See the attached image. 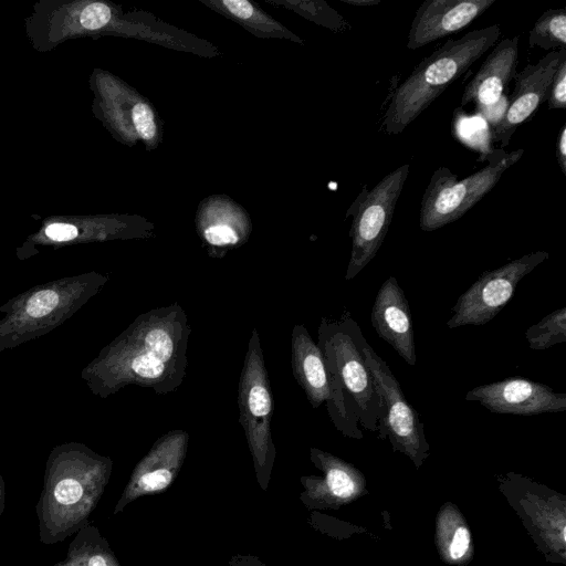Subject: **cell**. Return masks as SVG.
I'll list each match as a JSON object with an SVG mask.
<instances>
[{
	"instance_id": "obj_6",
	"label": "cell",
	"mask_w": 566,
	"mask_h": 566,
	"mask_svg": "<svg viewBox=\"0 0 566 566\" xmlns=\"http://www.w3.org/2000/svg\"><path fill=\"white\" fill-rule=\"evenodd\" d=\"M88 271L38 284L11 297L0 313V353L49 334L71 318L108 282Z\"/></svg>"
},
{
	"instance_id": "obj_1",
	"label": "cell",
	"mask_w": 566,
	"mask_h": 566,
	"mask_svg": "<svg viewBox=\"0 0 566 566\" xmlns=\"http://www.w3.org/2000/svg\"><path fill=\"white\" fill-rule=\"evenodd\" d=\"M191 327L174 302L138 315L81 371L90 391L106 399L127 386L167 395L181 386L187 371Z\"/></svg>"
},
{
	"instance_id": "obj_28",
	"label": "cell",
	"mask_w": 566,
	"mask_h": 566,
	"mask_svg": "<svg viewBox=\"0 0 566 566\" xmlns=\"http://www.w3.org/2000/svg\"><path fill=\"white\" fill-rule=\"evenodd\" d=\"M470 543V534L465 527H459L452 538L450 544V555L452 558L458 559L462 557L469 546Z\"/></svg>"
},
{
	"instance_id": "obj_30",
	"label": "cell",
	"mask_w": 566,
	"mask_h": 566,
	"mask_svg": "<svg viewBox=\"0 0 566 566\" xmlns=\"http://www.w3.org/2000/svg\"><path fill=\"white\" fill-rule=\"evenodd\" d=\"M227 566H266L254 556H233Z\"/></svg>"
},
{
	"instance_id": "obj_12",
	"label": "cell",
	"mask_w": 566,
	"mask_h": 566,
	"mask_svg": "<svg viewBox=\"0 0 566 566\" xmlns=\"http://www.w3.org/2000/svg\"><path fill=\"white\" fill-rule=\"evenodd\" d=\"M548 256V252L537 251L510 261L501 268L483 272L459 296L447 326L455 328L489 323L513 297L518 282Z\"/></svg>"
},
{
	"instance_id": "obj_7",
	"label": "cell",
	"mask_w": 566,
	"mask_h": 566,
	"mask_svg": "<svg viewBox=\"0 0 566 566\" xmlns=\"http://www.w3.org/2000/svg\"><path fill=\"white\" fill-rule=\"evenodd\" d=\"M92 113L119 144H142L155 150L164 138V122L154 104L112 72L94 67L88 76Z\"/></svg>"
},
{
	"instance_id": "obj_32",
	"label": "cell",
	"mask_w": 566,
	"mask_h": 566,
	"mask_svg": "<svg viewBox=\"0 0 566 566\" xmlns=\"http://www.w3.org/2000/svg\"><path fill=\"white\" fill-rule=\"evenodd\" d=\"M6 507V488H4V481L0 473V516L2 515Z\"/></svg>"
},
{
	"instance_id": "obj_11",
	"label": "cell",
	"mask_w": 566,
	"mask_h": 566,
	"mask_svg": "<svg viewBox=\"0 0 566 566\" xmlns=\"http://www.w3.org/2000/svg\"><path fill=\"white\" fill-rule=\"evenodd\" d=\"M409 164L386 175L370 190L364 187L347 210L353 216L352 251L345 280L354 279L375 258L389 230L395 208L407 181Z\"/></svg>"
},
{
	"instance_id": "obj_10",
	"label": "cell",
	"mask_w": 566,
	"mask_h": 566,
	"mask_svg": "<svg viewBox=\"0 0 566 566\" xmlns=\"http://www.w3.org/2000/svg\"><path fill=\"white\" fill-rule=\"evenodd\" d=\"M155 235V223L136 213L54 214L44 218L39 229L25 238L17 249V258L28 260L40 248L147 240Z\"/></svg>"
},
{
	"instance_id": "obj_8",
	"label": "cell",
	"mask_w": 566,
	"mask_h": 566,
	"mask_svg": "<svg viewBox=\"0 0 566 566\" xmlns=\"http://www.w3.org/2000/svg\"><path fill=\"white\" fill-rule=\"evenodd\" d=\"M523 154L524 149L510 153L496 149L486 155L484 167L460 179L449 168L439 167L422 195L420 229L431 232L460 219L496 186Z\"/></svg>"
},
{
	"instance_id": "obj_26",
	"label": "cell",
	"mask_w": 566,
	"mask_h": 566,
	"mask_svg": "<svg viewBox=\"0 0 566 566\" xmlns=\"http://www.w3.org/2000/svg\"><path fill=\"white\" fill-rule=\"evenodd\" d=\"M525 338L531 349L543 350L566 342V307L547 314L542 321L530 326Z\"/></svg>"
},
{
	"instance_id": "obj_4",
	"label": "cell",
	"mask_w": 566,
	"mask_h": 566,
	"mask_svg": "<svg viewBox=\"0 0 566 566\" xmlns=\"http://www.w3.org/2000/svg\"><path fill=\"white\" fill-rule=\"evenodd\" d=\"M364 340L363 331L349 313L337 319H321L316 344L328 374L331 398L326 403L327 411L335 427L352 437H361L358 423L375 431L385 412L365 361Z\"/></svg>"
},
{
	"instance_id": "obj_17",
	"label": "cell",
	"mask_w": 566,
	"mask_h": 566,
	"mask_svg": "<svg viewBox=\"0 0 566 566\" xmlns=\"http://www.w3.org/2000/svg\"><path fill=\"white\" fill-rule=\"evenodd\" d=\"M467 401H476L494 413L535 416L566 409V395L525 378L510 377L469 390Z\"/></svg>"
},
{
	"instance_id": "obj_3",
	"label": "cell",
	"mask_w": 566,
	"mask_h": 566,
	"mask_svg": "<svg viewBox=\"0 0 566 566\" xmlns=\"http://www.w3.org/2000/svg\"><path fill=\"white\" fill-rule=\"evenodd\" d=\"M112 469L109 457L81 442L61 443L50 451L35 506L41 543L63 542L90 524Z\"/></svg>"
},
{
	"instance_id": "obj_24",
	"label": "cell",
	"mask_w": 566,
	"mask_h": 566,
	"mask_svg": "<svg viewBox=\"0 0 566 566\" xmlns=\"http://www.w3.org/2000/svg\"><path fill=\"white\" fill-rule=\"evenodd\" d=\"M272 7H282L300 17L324 27L333 32L342 33L352 29L348 21L323 0H264Z\"/></svg>"
},
{
	"instance_id": "obj_31",
	"label": "cell",
	"mask_w": 566,
	"mask_h": 566,
	"mask_svg": "<svg viewBox=\"0 0 566 566\" xmlns=\"http://www.w3.org/2000/svg\"><path fill=\"white\" fill-rule=\"evenodd\" d=\"M344 3L355 7H371L378 4L381 0H340Z\"/></svg>"
},
{
	"instance_id": "obj_27",
	"label": "cell",
	"mask_w": 566,
	"mask_h": 566,
	"mask_svg": "<svg viewBox=\"0 0 566 566\" xmlns=\"http://www.w3.org/2000/svg\"><path fill=\"white\" fill-rule=\"evenodd\" d=\"M547 101L549 109L566 107V59L559 63L554 74Z\"/></svg>"
},
{
	"instance_id": "obj_13",
	"label": "cell",
	"mask_w": 566,
	"mask_h": 566,
	"mask_svg": "<svg viewBox=\"0 0 566 566\" xmlns=\"http://www.w3.org/2000/svg\"><path fill=\"white\" fill-rule=\"evenodd\" d=\"M363 353L385 406L377 429L381 436H388L392 443L408 453L422 452L427 448V442L423 423L417 410L407 401L399 381L366 338L363 342Z\"/></svg>"
},
{
	"instance_id": "obj_5",
	"label": "cell",
	"mask_w": 566,
	"mask_h": 566,
	"mask_svg": "<svg viewBox=\"0 0 566 566\" xmlns=\"http://www.w3.org/2000/svg\"><path fill=\"white\" fill-rule=\"evenodd\" d=\"M501 35L499 24L475 29L459 39H449L424 57L395 90L382 118L390 135L405 130L493 45Z\"/></svg>"
},
{
	"instance_id": "obj_22",
	"label": "cell",
	"mask_w": 566,
	"mask_h": 566,
	"mask_svg": "<svg viewBox=\"0 0 566 566\" xmlns=\"http://www.w3.org/2000/svg\"><path fill=\"white\" fill-rule=\"evenodd\" d=\"M208 9L233 21L260 39H282L304 45L305 41L250 0H199Z\"/></svg>"
},
{
	"instance_id": "obj_20",
	"label": "cell",
	"mask_w": 566,
	"mask_h": 566,
	"mask_svg": "<svg viewBox=\"0 0 566 566\" xmlns=\"http://www.w3.org/2000/svg\"><path fill=\"white\" fill-rule=\"evenodd\" d=\"M518 35L500 41L465 86L461 106L473 104L483 112L499 102L516 74Z\"/></svg>"
},
{
	"instance_id": "obj_29",
	"label": "cell",
	"mask_w": 566,
	"mask_h": 566,
	"mask_svg": "<svg viewBox=\"0 0 566 566\" xmlns=\"http://www.w3.org/2000/svg\"><path fill=\"white\" fill-rule=\"evenodd\" d=\"M556 159L564 175H566V124L559 130L556 142Z\"/></svg>"
},
{
	"instance_id": "obj_18",
	"label": "cell",
	"mask_w": 566,
	"mask_h": 566,
	"mask_svg": "<svg viewBox=\"0 0 566 566\" xmlns=\"http://www.w3.org/2000/svg\"><path fill=\"white\" fill-rule=\"evenodd\" d=\"M496 0H426L411 22L407 49L416 50L458 32L484 13Z\"/></svg>"
},
{
	"instance_id": "obj_2",
	"label": "cell",
	"mask_w": 566,
	"mask_h": 566,
	"mask_svg": "<svg viewBox=\"0 0 566 566\" xmlns=\"http://www.w3.org/2000/svg\"><path fill=\"white\" fill-rule=\"evenodd\" d=\"M31 46L48 53L60 44L80 38L119 36L145 41L181 52L188 33L153 13L106 0H39L24 18Z\"/></svg>"
},
{
	"instance_id": "obj_21",
	"label": "cell",
	"mask_w": 566,
	"mask_h": 566,
	"mask_svg": "<svg viewBox=\"0 0 566 566\" xmlns=\"http://www.w3.org/2000/svg\"><path fill=\"white\" fill-rule=\"evenodd\" d=\"M291 365L295 380L313 408L328 402L331 389L323 355L303 324L291 333Z\"/></svg>"
},
{
	"instance_id": "obj_16",
	"label": "cell",
	"mask_w": 566,
	"mask_h": 566,
	"mask_svg": "<svg viewBox=\"0 0 566 566\" xmlns=\"http://www.w3.org/2000/svg\"><path fill=\"white\" fill-rule=\"evenodd\" d=\"M195 228L201 245L212 259H222L244 245L253 229L249 212L227 195H211L199 202Z\"/></svg>"
},
{
	"instance_id": "obj_19",
	"label": "cell",
	"mask_w": 566,
	"mask_h": 566,
	"mask_svg": "<svg viewBox=\"0 0 566 566\" xmlns=\"http://www.w3.org/2000/svg\"><path fill=\"white\" fill-rule=\"evenodd\" d=\"M371 326L409 365L417 363L415 333L408 300L394 276H389L377 292L371 314Z\"/></svg>"
},
{
	"instance_id": "obj_25",
	"label": "cell",
	"mask_w": 566,
	"mask_h": 566,
	"mask_svg": "<svg viewBox=\"0 0 566 566\" xmlns=\"http://www.w3.org/2000/svg\"><path fill=\"white\" fill-rule=\"evenodd\" d=\"M530 48L546 51L566 50V10L548 9L534 23L530 31Z\"/></svg>"
},
{
	"instance_id": "obj_23",
	"label": "cell",
	"mask_w": 566,
	"mask_h": 566,
	"mask_svg": "<svg viewBox=\"0 0 566 566\" xmlns=\"http://www.w3.org/2000/svg\"><path fill=\"white\" fill-rule=\"evenodd\" d=\"M52 566H120L98 528L92 524L74 534L64 559Z\"/></svg>"
},
{
	"instance_id": "obj_14",
	"label": "cell",
	"mask_w": 566,
	"mask_h": 566,
	"mask_svg": "<svg viewBox=\"0 0 566 566\" xmlns=\"http://www.w3.org/2000/svg\"><path fill=\"white\" fill-rule=\"evenodd\" d=\"M566 50L549 51L515 74V86L504 114L492 127V139L501 147L510 144L515 130L548 98L549 87Z\"/></svg>"
},
{
	"instance_id": "obj_9",
	"label": "cell",
	"mask_w": 566,
	"mask_h": 566,
	"mask_svg": "<svg viewBox=\"0 0 566 566\" xmlns=\"http://www.w3.org/2000/svg\"><path fill=\"white\" fill-rule=\"evenodd\" d=\"M238 406L258 481L266 489L276 454L271 433L273 395L256 328L252 329L240 373Z\"/></svg>"
},
{
	"instance_id": "obj_15",
	"label": "cell",
	"mask_w": 566,
	"mask_h": 566,
	"mask_svg": "<svg viewBox=\"0 0 566 566\" xmlns=\"http://www.w3.org/2000/svg\"><path fill=\"white\" fill-rule=\"evenodd\" d=\"M189 433L172 429L159 437L136 464L115 509L118 514L132 501L166 490L178 475L186 458Z\"/></svg>"
}]
</instances>
